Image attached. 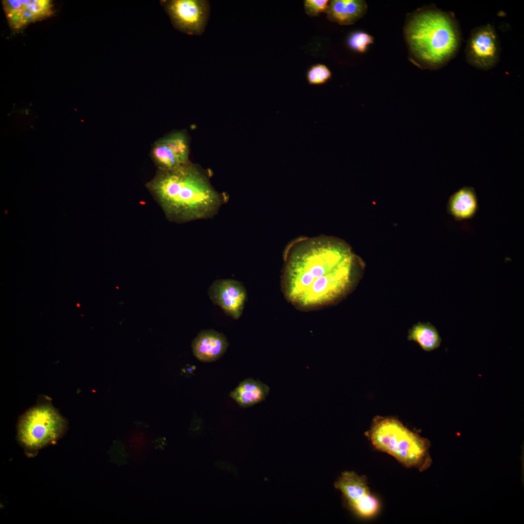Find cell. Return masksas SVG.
<instances>
[{
	"instance_id": "obj_1",
	"label": "cell",
	"mask_w": 524,
	"mask_h": 524,
	"mask_svg": "<svg viewBox=\"0 0 524 524\" xmlns=\"http://www.w3.org/2000/svg\"><path fill=\"white\" fill-rule=\"evenodd\" d=\"M284 261L282 291L300 309L333 304L355 284V256L346 245L328 237L294 240L286 249Z\"/></svg>"
},
{
	"instance_id": "obj_2",
	"label": "cell",
	"mask_w": 524,
	"mask_h": 524,
	"mask_svg": "<svg viewBox=\"0 0 524 524\" xmlns=\"http://www.w3.org/2000/svg\"><path fill=\"white\" fill-rule=\"evenodd\" d=\"M147 187L169 220L185 222L213 215L221 205L218 194L189 163L159 169Z\"/></svg>"
},
{
	"instance_id": "obj_3",
	"label": "cell",
	"mask_w": 524,
	"mask_h": 524,
	"mask_svg": "<svg viewBox=\"0 0 524 524\" xmlns=\"http://www.w3.org/2000/svg\"><path fill=\"white\" fill-rule=\"evenodd\" d=\"M405 35L415 61L431 69L444 66L456 56L462 37L454 15L433 8L413 14L406 25Z\"/></svg>"
},
{
	"instance_id": "obj_4",
	"label": "cell",
	"mask_w": 524,
	"mask_h": 524,
	"mask_svg": "<svg viewBox=\"0 0 524 524\" xmlns=\"http://www.w3.org/2000/svg\"><path fill=\"white\" fill-rule=\"evenodd\" d=\"M366 434L377 449L407 467L422 470L430 463L428 441L394 418L375 417Z\"/></svg>"
},
{
	"instance_id": "obj_5",
	"label": "cell",
	"mask_w": 524,
	"mask_h": 524,
	"mask_svg": "<svg viewBox=\"0 0 524 524\" xmlns=\"http://www.w3.org/2000/svg\"><path fill=\"white\" fill-rule=\"evenodd\" d=\"M67 428V423L57 410L49 403L32 407L19 418L17 440L29 457L35 456L43 448L56 442Z\"/></svg>"
},
{
	"instance_id": "obj_6",
	"label": "cell",
	"mask_w": 524,
	"mask_h": 524,
	"mask_svg": "<svg viewBox=\"0 0 524 524\" xmlns=\"http://www.w3.org/2000/svg\"><path fill=\"white\" fill-rule=\"evenodd\" d=\"M160 3L178 30L189 35L204 32L210 15L208 0H163Z\"/></svg>"
},
{
	"instance_id": "obj_7",
	"label": "cell",
	"mask_w": 524,
	"mask_h": 524,
	"mask_svg": "<svg viewBox=\"0 0 524 524\" xmlns=\"http://www.w3.org/2000/svg\"><path fill=\"white\" fill-rule=\"evenodd\" d=\"M465 52L467 62L474 67L484 70L494 67L500 60L501 48L493 26L488 24L473 29Z\"/></svg>"
},
{
	"instance_id": "obj_8",
	"label": "cell",
	"mask_w": 524,
	"mask_h": 524,
	"mask_svg": "<svg viewBox=\"0 0 524 524\" xmlns=\"http://www.w3.org/2000/svg\"><path fill=\"white\" fill-rule=\"evenodd\" d=\"M334 485L342 493L347 506L356 514L369 518L378 512L379 502L371 493L364 476L354 472H344Z\"/></svg>"
},
{
	"instance_id": "obj_9",
	"label": "cell",
	"mask_w": 524,
	"mask_h": 524,
	"mask_svg": "<svg viewBox=\"0 0 524 524\" xmlns=\"http://www.w3.org/2000/svg\"><path fill=\"white\" fill-rule=\"evenodd\" d=\"M3 9L10 28L21 31L31 23L49 17L53 14L49 0H5Z\"/></svg>"
},
{
	"instance_id": "obj_10",
	"label": "cell",
	"mask_w": 524,
	"mask_h": 524,
	"mask_svg": "<svg viewBox=\"0 0 524 524\" xmlns=\"http://www.w3.org/2000/svg\"><path fill=\"white\" fill-rule=\"evenodd\" d=\"M189 145L182 132H176L156 141L152 157L159 169H171L188 163Z\"/></svg>"
},
{
	"instance_id": "obj_11",
	"label": "cell",
	"mask_w": 524,
	"mask_h": 524,
	"mask_svg": "<svg viewBox=\"0 0 524 524\" xmlns=\"http://www.w3.org/2000/svg\"><path fill=\"white\" fill-rule=\"evenodd\" d=\"M209 295L214 304L221 308L233 318L241 315L246 299V292L243 284L234 279L214 281L209 290Z\"/></svg>"
},
{
	"instance_id": "obj_12",
	"label": "cell",
	"mask_w": 524,
	"mask_h": 524,
	"mask_svg": "<svg viewBox=\"0 0 524 524\" xmlns=\"http://www.w3.org/2000/svg\"><path fill=\"white\" fill-rule=\"evenodd\" d=\"M228 345L224 334L214 330H206L198 333L193 340L192 347L193 354L198 360L211 362L222 356Z\"/></svg>"
},
{
	"instance_id": "obj_13",
	"label": "cell",
	"mask_w": 524,
	"mask_h": 524,
	"mask_svg": "<svg viewBox=\"0 0 524 524\" xmlns=\"http://www.w3.org/2000/svg\"><path fill=\"white\" fill-rule=\"evenodd\" d=\"M269 391L268 385L249 378L241 382L230 393V396L240 406L247 407L264 400Z\"/></svg>"
},
{
	"instance_id": "obj_14",
	"label": "cell",
	"mask_w": 524,
	"mask_h": 524,
	"mask_svg": "<svg viewBox=\"0 0 524 524\" xmlns=\"http://www.w3.org/2000/svg\"><path fill=\"white\" fill-rule=\"evenodd\" d=\"M477 207V198L474 189L463 187L453 194L448 205V211L458 220L467 219L473 217Z\"/></svg>"
},
{
	"instance_id": "obj_15",
	"label": "cell",
	"mask_w": 524,
	"mask_h": 524,
	"mask_svg": "<svg viewBox=\"0 0 524 524\" xmlns=\"http://www.w3.org/2000/svg\"><path fill=\"white\" fill-rule=\"evenodd\" d=\"M366 9V3L362 0H334L330 2L328 13L334 21L341 24H350L361 17Z\"/></svg>"
},
{
	"instance_id": "obj_16",
	"label": "cell",
	"mask_w": 524,
	"mask_h": 524,
	"mask_svg": "<svg viewBox=\"0 0 524 524\" xmlns=\"http://www.w3.org/2000/svg\"><path fill=\"white\" fill-rule=\"evenodd\" d=\"M408 339L417 342L426 351L439 347L442 341L437 329L429 323L419 322L414 325L409 331Z\"/></svg>"
},
{
	"instance_id": "obj_17",
	"label": "cell",
	"mask_w": 524,
	"mask_h": 524,
	"mask_svg": "<svg viewBox=\"0 0 524 524\" xmlns=\"http://www.w3.org/2000/svg\"><path fill=\"white\" fill-rule=\"evenodd\" d=\"M349 46L360 52H364L367 46L374 43V38L369 34L358 32L350 36L348 40Z\"/></svg>"
},
{
	"instance_id": "obj_18",
	"label": "cell",
	"mask_w": 524,
	"mask_h": 524,
	"mask_svg": "<svg viewBox=\"0 0 524 524\" xmlns=\"http://www.w3.org/2000/svg\"><path fill=\"white\" fill-rule=\"evenodd\" d=\"M331 76V72L325 65L317 64L312 66L307 74L310 84H319L325 82Z\"/></svg>"
},
{
	"instance_id": "obj_19",
	"label": "cell",
	"mask_w": 524,
	"mask_h": 524,
	"mask_svg": "<svg viewBox=\"0 0 524 524\" xmlns=\"http://www.w3.org/2000/svg\"><path fill=\"white\" fill-rule=\"evenodd\" d=\"M327 0H307L305 2L306 12L311 16L317 15L328 8Z\"/></svg>"
}]
</instances>
